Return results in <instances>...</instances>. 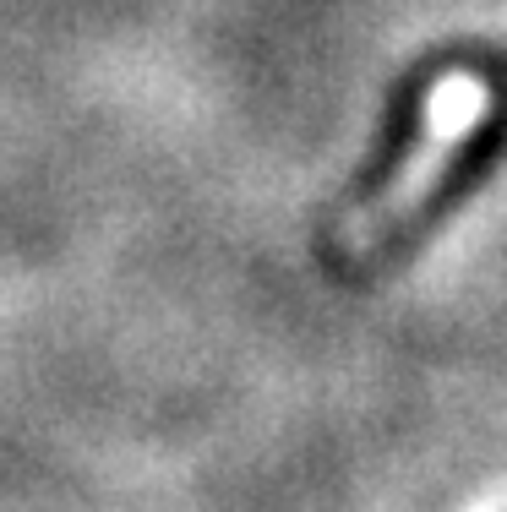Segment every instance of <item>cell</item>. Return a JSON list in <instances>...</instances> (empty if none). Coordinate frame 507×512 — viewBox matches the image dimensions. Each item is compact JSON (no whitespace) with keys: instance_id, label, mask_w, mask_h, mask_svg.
Instances as JSON below:
<instances>
[{"instance_id":"obj_1","label":"cell","mask_w":507,"mask_h":512,"mask_svg":"<svg viewBox=\"0 0 507 512\" xmlns=\"http://www.w3.org/2000/svg\"><path fill=\"white\" fill-rule=\"evenodd\" d=\"M491 66H497L502 93L491 99L486 120H480V126L469 131L464 142H458V153L442 164V175L431 180L426 197H420L415 207H404V213L388 224V235H382L377 246L360 256V267H388V262H398V256H409L420 240L431 235V229L442 224V218H453L458 207H464L491 175H497V164L507 158V60H491Z\"/></svg>"},{"instance_id":"obj_2","label":"cell","mask_w":507,"mask_h":512,"mask_svg":"<svg viewBox=\"0 0 507 512\" xmlns=\"http://www.w3.org/2000/svg\"><path fill=\"white\" fill-rule=\"evenodd\" d=\"M437 71H442V60H426V66L409 71V77L393 88L388 109H382L377 142H371V158L355 169L344 207H366V202H377L382 191L393 186L398 169H404L409 158L420 153V142H426V99H431V82H437Z\"/></svg>"}]
</instances>
